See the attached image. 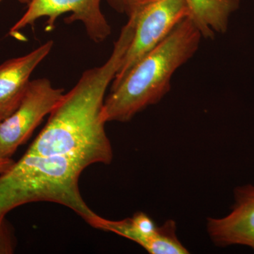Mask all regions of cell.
<instances>
[{"instance_id": "cell-1", "label": "cell", "mask_w": 254, "mask_h": 254, "mask_svg": "<svg viewBox=\"0 0 254 254\" xmlns=\"http://www.w3.org/2000/svg\"><path fill=\"white\" fill-rule=\"evenodd\" d=\"M136 23L134 16L128 18L109 59L84 71L72 89L64 94L26 152L64 157L83 170L93 164L112 163L113 147L103 117L105 95L133 41Z\"/></svg>"}, {"instance_id": "cell-2", "label": "cell", "mask_w": 254, "mask_h": 254, "mask_svg": "<svg viewBox=\"0 0 254 254\" xmlns=\"http://www.w3.org/2000/svg\"><path fill=\"white\" fill-rule=\"evenodd\" d=\"M202 38L190 16L182 20L111 88L103 105L105 123H127L136 114L158 103L170 91L174 73L195 54Z\"/></svg>"}, {"instance_id": "cell-3", "label": "cell", "mask_w": 254, "mask_h": 254, "mask_svg": "<svg viewBox=\"0 0 254 254\" xmlns=\"http://www.w3.org/2000/svg\"><path fill=\"white\" fill-rule=\"evenodd\" d=\"M83 171L69 159L26 152L9 170L0 175V222L21 205L48 201L67 207L99 230L103 218L90 208L80 192Z\"/></svg>"}, {"instance_id": "cell-4", "label": "cell", "mask_w": 254, "mask_h": 254, "mask_svg": "<svg viewBox=\"0 0 254 254\" xmlns=\"http://www.w3.org/2000/svg\"><path fill=\"white\" fill-rule=\"evenodd\" d=\"M131 15L136 16L134 37L112 82V88L190 13L186 0H143Z\"/></svg>"}, {"instance_id": "cell-5", "label": "cell", "mask_w": 254, "mask_h": 254, "mask_svg": "<svg viewBox=\"0 0 254 254\" xmlns=\"http://www.w3.org/2000/svg\"><path fill=\"white\" fill-rule=\"evenodd\" d=\"M64 94V90L54 88L48 78L31 81L17 109L0 122V158H11Z\"/></svg>"}, {"instance_id": "cell-6", "label": "cell", "mask_w": 254, "mask_h": 254, "mask_svg": "<svg viewBox=\"0 0 254 254\" xmlns=\"http://www.w3.org/2000/svg\"><path fill=\"white\" fill-rule=\"evenodd\" d=\"M102 0H28V8L22 17L10 29L9 35L16 37L20 30L34 26L37 20L47 17V30L55 28L61 15L70 13L67 24L81 21L87 34L95 43H101L109 37L111 27L100 9Z\"/></svg>"}, {"instance_id": "cell-7", "label": "cell", "mask_w": 254, "mask_h": 254, "mask_svg": "<svg viewBox=\"0 0 254 254\" xmlns=\"http://www.w3.org/2000/svg\"><path fill=\"white\" fill-rule=\"evenodd\" d=\"M176 222L169 220L157 227L154 221L143 212L121 220L103 218L100 230L111 232L133 241L150 254H186L176 235Z\"/></svg>"}, {"instance_id": "cell-8", "label": "cell", "mask_w": 254, "mask_h": 254, "mask_svg": "<svg viewBox=\"0 0 254 254\" xmlns=\"http://www.w3.org/2000/svg\"><path fill=\"white\" fill-rule=\"evenodd\" d=\"M234 198L226 216L207 219L209 237L218 247L246 246L254 251V185L237 187Z\"/></svg>"}, {"instance_id": "cell-9", "label": "cell", "mask_w": 254, "mask_h": 254, "mask_svg": "<svg viewBox=\"0 0 254 254\" xmlns=\"http://www.w3.org/2000/svg\"><path fill=\"white\" fill-rule=\"evenodd\" d=\"M53 41H49L19 58L0 64V122L17 109L29 85L35 68L49 55Z\"/></svg>"}, {"instance_id": "cell-10", "label": "cell", "mask_w": 254, "mask_h": 254, "mask_svg": "<svg viewBox=\"0 0 254 254\" xmlns=\"http://www.w3.org/2000/svg\"><path fill=\"white\" fill-rule=\"evenodd\" d=\"M190 18L203 38L213 39L216 33H226L230 16L240 8V0H186Z\"/></svg>"}, {"instance_id": "cell-11", "label": "cell", "mask_w": 254, "mask_h": 254, "mask_svg": "<svg viewBox=\"0 0 254 254\" xmlns=\"http://www.w3.org/2000/svg\"><path fill=\"white\" fill-rule=\"evenodd\" d=\"M16 247L14 230L4 218L0 222V254H14Z\"/></svg>"}, {"instance_id": "cell-12", "label": "cell", "mask_w": 254, "mask_h": 254, "mask_svg": "<svg viewBox=\"0 0 254 254\" xmlns=\"http://www.w3.org/2000/svg\"><path fill=\"white\" fill-rule=\"evenodd\" d=\"M142 1L143 0H108L112 8L120 14H126L128 17Z\"/></svg>"}, {"instance_id": "cell-13", "label": "cell", "mask_w": 254, "mask_h": 254, "mask_svg": "<svg viewBox=\"0 0 254 254\" xmlns=\"http://www.w3.org/2000/svg\"><path fill=\"white\" fill-rule=\"evenodd\" d=\"M14 163V160L11 158H0V175L9 170Z\"/></svg>"}, {"instance_id": "cell-14", "label": "cell", "mask_w": 254, "mask_h": 254, "mask_svg": "<svg viewBox=\"0 0 254 254\" xmlns=\"http://www.w3.org/2000/svg\"><path fill=\"white\" fill-rule=\"evenodd\" d=\"M3 0H0V3ZM18 1L21 3H26V4H27L28 0H18Z\"/></svg>"}]
</instances>
